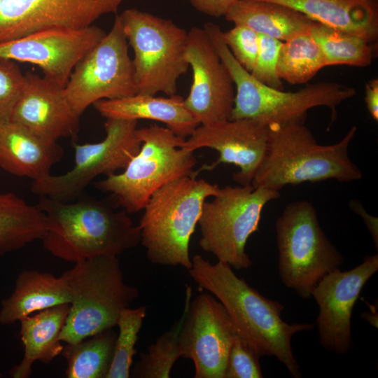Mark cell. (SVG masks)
Returning a JSON list of instances; mask_svg holds the SVG:
<instances>
[{
  "label": "cell",
  "instance_id": "1",
  "mask_svg": "<svg viewBox=\"0 0 378 378\" xmlns=\"http://www.w3.org/2000/svg\"><path fill=\"white\" fill-rule=\"evenodd\" d=\"M191 261L190 276L223 304L238 335L260 356H274L292 377H302L291 340L297 332L312 330L314 325L285 322L281 318L283 304L262 295L238 277L228 264L218 260L212 264L199 254L192 256Z\"/></svg>",
  "mask_w": 378,
  "mask_h": 378
},
{
  "label": "cell",
  "instance_id": "2",
  "mask_svg": "<svg viewBox=\"0 0 378 378\" xmlns=\"http://www.w3.org/2000/svg\"><path fill=\"white\" fill-rule=\"evenodd\" d=\"M37 205L48 220L41 240L43 247L64 260L118 256L141 242L140 229L129 214L116 211L104 200L86 197L62 202L40 196Z\"/></svg>",
  "mask_w": 378,
  "mask_h": 378
},
{
  "label": "cell",
  "instance_id": "3",
  "mask_svg": "<svg viewBox=\"0 0 378 378\" xmlns=\"http://www.w3.org/2000/svg\"><path fill=\"white\" fill-rule=\"evenodd\" d=\"M265 156L251 186L279 191L288 185L335 179L351 182L362 173L351 160L349 147L357 127L352 126L338 142L321 145L302 122L267 126Z\"/></svg>",
  "mask_w": 378,
  "mask_h": 378
},
{
  "label": "cell",
  "instance_id": "4",
  "mask_svg": "<svg viewBox=\"0 0 378 378\" xmlns=\"http://www.w3.org/2000/svg\"><path fill=\"white\" fill-rule=\"evenodd\" d=\"M204 28L234 85V107L230 120L248 118L266 127L304 122L309 109L326 106L330 110L332 122L337 118V106L356 95L354 88L335 82L309 84L295 92L269 87L256 80L237 62L225 43L223 31L218 24L209 22Z\"/></svg>",
  "mask_w": 378,
  "mask_h": 378
},
{
  "label": "cell",
  "instance_id": "5",
  "mask_svg": "<svg viewBox=\"0 0 378 378\" xmlns=\"http://www.w3.org/2000/svg\"><path fill=\"white\" fill-rule=\"evenodd\" d=\"M220 188L204 179L187 176L168 182L152 194L138 225L140 243L151 263L191 268V236L204 203Z\"/></svg>",
  "mask_w": 378,
  "mask_h": 378
},
{
  "label": "cell",
  "instance_id": "6",
  "mask_svg": "<svg viewBox=\"0 0 378 378\" xmlns=\"http://www.w3.org/2000/svg\"><path fill=\"white\" fill-rule=\"evenodd\" d=\"M71 301L60 340L74 344L113 328L122 310L139 297L127 284L117 255H99L75 262L62 274Z\"/></svg>",
  "mask_w": 378,
  "mask_h": 378
},
{
  "label": "cell",
  "instance_id": "7",
  "mask_svg": "<svg viewBox=\"0 0 378 378\" xmlns=\"http://www.w3.org/2000/svg\"><path fill=\"white\" fill-rule=\"evenodd\" d=\"M141 141L139 153L123 172L94 182L95 188L110 192L128 214L141 211L152 194L168 182L194 176V151L182 148L186 139L157 124L137 128Z\"/></svg>",
  "mask_w": 378,
  "mask_h": 378
},
{
  "label": "cell",
  "instance_id": "8",
  "mask_svg": "<svg viewBox=\"0 0 378 378\" xmlns=\"http://www.w3.org/2000/svg\"><path fill=\"white\" fill-rule=\"evenodd\" d=\"M275 228L281 281L301 298L309 299L316 284L340 268L344 258L326 237L314 206L307 200L288 203Z\"/></svg>",
  "mask_w": 378,
  "mask_h": 378
},
{
  "label": "cell",
  "instance_id": "9",
  "mask_svg": "<svg viewBox=\"0 0 378 378\" xmlns=\"http://www.w3.org/2000/svg\"><path fill=\"white\" fill-rule=\"evenodd\" d=\"M119 15L134 52L137 94H176L178 80L189 67L185 58L188 31L170 20L136 8Z\"/></svg>",
  "mask_w": 378,
  "mask_h": 378
},
{
  "label": "cell",
  "instance_id": "10",
  "mask_svg": "<svg viewBox=\"0 0 378 378\" xmlns=\"http://www.w3.org/2000/svg\"><path fill=\"white\" fill-rule=\"evenodd\" d=\"M280 195L279 191L251 185L220 188L213 200L202 206L197 223L200 246L236 270L250 267L247 240L258 230L265 206Z\"/></svg>",
  "mask_w": 378,
  "mask_h": 378
},
{
  "label": "cell",
  "instance_id": "11",
  "mask_svg": "<svg viewBox=\"0 0 378 378\" xmlns=\"http://www.w3.org/2000/svg\"><path fill=\"white\" fill-rule=\"evenodd\" d=\"M137 120L106 118V136L97 143L73 144L74 165L60 175L50 174L32 181L31 191L36 195L71 202L80 197L84 190L100 175L108 176L124 169L139 151Z\"/></svg>",
  "mask_w": 378,
  "mask_h": 378
},
{
  "label": "cell",
  "instance_id": "12",
  "mask_svg": "<svg viewBox=\"0 0 378 378\" xmlns=\"http://www.w3.org/2000/svg\"><path fill=\"white\" fill-rule=\"evenodd\" d=\"M64 90L80 118L99 100L137 94L132 59L119 15L109 32L76 64Z\"/></svg>",
  "mask_w": 378,
  "mask_h": 378
},
{
  "label": "cell",
  "instance_id": "13",
  "mask_svg": "<svg viewBox=\"0 0 378 378\" xmlns=\"http://www.w3.org/2000/svg\"><path fill=\"white\" fill-rule=\"evenodd\" d=\"M186 314L178 336L181 357L190 359L195 378H225L230 351L238 335L223 304L202 293L192 301L186 285Z\"/></svg>",
  "mask_w": 378,
  "mask_h": 378
},
{
  "label": "cell",
  "instance_id": "14",
  "mask_svg": "<svg viewBox=\"0 0 378 378\" xmlns=\"http://www.w3.org/2000/svg\"><path fill=\"white\" fill-rule=\"evenodd\" d=\"M377 270L378 254L367 255L351 270L330 272L313 289L312 297L318 307L319 342L327 351L342 355L352 347V312L363 288Z\"/></svg>",
  "mask_w": 378,
  "mask_h": 378
},
{
  "label": "cell",
  "instance_id": "15",
  "mask_svg": "<svg viewBox=\"0 0 378 378\" xmlns=\"http://www.w3.org/2000/svg\"><path fill=\"white\" fill-rule=\"evenodd\" d=\"M185 58L192 71V83L185 106L200 125L229 120L234 107V85L206 30L188 31Z\"/></svg>",
  "mask_w": 378,
  "mask_h": 378
},
{
  "label": "cell",
  "instance_id": "16",
  "mask_svg": "<svg viewBox=\"0 0 378 378\" xmlns=\"http://www.w3.org/2000/svg\"><path fill=\"white\" fill-rule=\"evenodd\" d=\"M126 1L0 0V43L48 29L88 27Z\"/></svg>",
  "mask_w": 378,
  "mask_h": 378
},
{
  "label": "cell",
  "instance_id": "17",
  "mask_svg": "<svg viewBox=\"0 0 378 378\" xmlns=\"http://www.w3.org/2000/svg\"><path fill=\"white\" fill-rule=\"evenodd\" d=\"M106 34L94 25L44 29L0 43V57L35 64L44 77L64 87L76 64Z\"/></svg>",
  "mask_w": 378,
  "mask_h": 378
},
{
  "label": "cell",
  "instance_id": "18",
  "mask_svg": "<svg viewBox=\"0 0 378 378\" xmlns=\"http://www.w3.org/2000/svg\"><path fill=\"white\" fill-rule=\"evenodd\" d=\"M268 143L267 127L248 118L225 120L200 125L185 140L182 148L191 151L209 148L219 158L194 172L211 171L220 164H233L239 171L232 175L241 186L251 185L265 156Z\"/></svg>",
  "mask_w": 378,
  "mask_h": 378
},
{
  "label": "cell",
  "instance_id": "19",
  "mask_svg": "<svg viewBox=\"0 0 378 378\" xmlns=\"http://www.w3.org/2000/svg\"><path fill=\"white\" fill-rule=\"evenodd\" d=\"M25 77L24 88L10 120L50 141L76 137L80 117L67 101L64 87L31 72Z\"/></svg>",
  "mask_w": 378,
  "mask_h": 378
},
{
  "label": "cell",
  "instance_id": "20",
  "mask_svg": "<svg viewBox=\"0 0 378 378\" xmlns=\"http://www.w3.org/2000/svg\"><path fill=\"white\" fill-rule=\"evenodd\" d=\"M64 150L57 143L43 138L25 127L7 120L0 122V167L9 174L34 181L51 174Z\"/></svg>",
  "mask_w": 378,
  "mask_h": 378
},
{
  "label": "cell",
  "instance_id": "21",
  "mask_svg": "<svg viewBox=\"0 0 378 378\" xmlns=\"http://www.w3.org/2000/svg\"><path fill=\"white\" fill-rule=\"evenodd\" d=\"M93 105L106 118L161 122L183 139L200 125L186 107L184 98L177 94L162 97L136 94L121 99L99 100Z\"/></svg>",
  "mask_w": 378,
  "mask_h": 378
},
{
  "label": "cell",
  "instance_id": "22",
  "mask_svg": "<svg viewBox=\"0 0 378 378\" xmlns=\"http://www.w3.org/2000/svg\"><path fill=\"white\" fill-rule=\"evenodd\" d=\"M289 7L314 22L361 36L370 42L378 36L375 0H260Z\"/></svg>",
  "mask_w": 378,
  "mask_h": 378
},
{
  "label": "cell",
  "instance_id": "23",
  "mask_svg": "<svg viewBox=\"0 0 378 378\" xmlns=\"http://www.w3.org/2000/svg\"><path fill=\"white\" fill-rule=\"evenodd\" d=\"M70 304L56 305L20 321V337L24 355L19 364L10 370L13 378H28L34 362L49 364L62 354L64 346L60 334L65 324Z\"/></svg>",
  "mask_w": 378,
  "mask_h": 378
},
{
  "label": "cell",
  "instance_id": "24",
  "mask_svg": "<svg viewBox=\"0 0 378 378\" xmlns=\"http://www.w3.org/2000/svg\"><path fill=\"white\" fill-rule=\"evenodd\" d=\"M71 301L62 275L57 277L48 272L24 270L18 274L11 295L1 302L0 323L11 325L35 312Z\"/></svg>",
  "mask_w": 378,
  "mask_h": 378
},
{
  "label": "cell",
  "instance_id": "25",
  "mask_svg": "<svg viewBox=\"0 0 378 378\" xmlns=\"http://www.w3.org/2000/svg\"><path fill=\"white\" fill-rule=\"evenodd\" d=\"M225 18L281 41L309 33L314 23L289 7L260 0H238Z\"/></svg>",
  "mask_w": 378,
  "mask_h": 378
},
{
  "label": "cell",
  "instance_id": "26",
  "mask_svg": "<svg viewBox=\"0 0 378 378\" xmlns=\"http://www.w3.org/2000/svg\"><path fill=\"white\" fill-rule=\"evenodd\" d=\"M48 227L46 214L13 192H0V256L41 240Z\"/></svg>",
  "mask_w": 378,
  "mask_h": 378
},
{
  "label": "cell",
  "instance_id": "27",
  "mask_svg": "<svg viewBox=\"0 0 378 378\" xmlns=\"http://www.w3.org/2000/svg\"><path fill=\"white\" fill-rule=\"evenodd\" d=\"M117 337L113 328L80 342L66 344L62 355L68 378H106L111 365Z\"/></svg>",
  "mask_w": 378,
  "mask_h": 378
},
{
  "label": "cell",
  "instance_id": "28",
  "mask_svg": "<svg viewBox=\"0 0 378 378\" xmlns=\"http://www.w3.org/2000/svg\"><path fill=\"white\" fill-rule=\"evenodd\" d=\"M309 34L320 47L326 66L363 67L371 64L374 50L367 39L314 22Z\"/></svg>",
  "mask_w": 378,
  "mask_h": 378
},
{
  "label": "cell",
  "instance_id": "29",
  "mask_svg": "<svg viewBox=\"0 0 378 378\" xmlns=\"http://www.w3.org/2000/svg\"><path fill=\"white\" fill-rule=\"evenodd\" d=\"M325 66L324 55L309 32L283 41L277 62V73L282 80L306 83Z\"/></svg>",
  "mask_w": 378,
  "mask_h": 378
},
{
  "label": "cell",
  "instance_id": "30",
  "mask_svg": "<svg viewBox=\"0 0 378 378\" xmlns=\"http://www.w3.org/2000/svg\"><path fill=\"white\" fill-rule=\"evenodd\" d=\"M186 308L172 328L151 344L130 371L136 378H169L175 362L181 357L178 336L184 320Z\"/></svg>",
  "mask_w": 378,
  "mask_h": 378
},
{
  "label": "cell",
  "instance_id": "31",
  "mask_svg": "<svg viewBox=\"0 0 378 378\" xmlns=\"http://www.w3.org/2000/svg\"><path fill=\"white\" fill-rule=\"evenodd\" d=\"M146 315V307L125 308L121 312L117 326L118 333L114 353L106 378H128L130 377L135 344L139 332Z\"/></svg>",
  "mask_w": 378,
  "mask_h": 378
},
{
  "label": "cell",
  "instance_id": "32",
  "mask_svg": "<svg viewBox=\"0 0 378 378\" xmlns=\"http://www.w3.org/2000/svg\"><path fill=\"white\" fill-rule=\"evenodd\" d=\"M26 83L15 61L0 57V122L10 120Z\"/></svg>",
  "mask_w": 378,
  "mask_h": 378
},
{
  "label": "cell",
  "instance_id": "33",
  "mask_svg": "<svg viewBox=\"0 0 378 378\" xmlns=\"http://www.w3.org/2000/svg\"><path fill=\"white\" fill-rule=\"evenodd\" d=\"M283 41L259 34V49L251 74L260 83L284 90L282 80L277 73V62Z\"/></svg>",
  "mask_w": 378,
  "mask_h": 378
},
{
  "label": "cell",
  "instance_id": "34",
  "mask_svg": "<svg viewBox=\"0 0 378 378\" xmlns=\"http://www.w3.org/2000/svg\"><path fill=\"white\" fill-rule=\"evenodd\" d=\"M223 39L237 62L249 73L253 70L259 49V34L239 24L222 32Z\"/></svg>",
  "mask_w": 378,
  "mask_h": 378
},
{
  "label": "cell",
  "instance_id": "35",
  "mask_svg": "<svg viewBox=\"0 0 378 378\" xmlns=\"http://www.w3.org/2000/svg\"><path fill=\"white\" fill-rule=\"evenodd\" d=\"M260 356L239 335L232 344L225 378H262Z\"/></svg>",
  "mask_w": 378,
  "mask_h": 378
},
{
  "label": "cell",
  "instance_id": "36",
  "mask_svg": "<svg viewBox=\"0 0 378 378\" xmlns=\"http://www.w3.org/2000/svg\"><path fill=\"white\" fill-rule=\"evenodd\" d=\"M198 11L213 17L225 16L238 0H189Z\"/></svg>",
  "mask_w": 378,
  "mask_h": 378
},
{
  "label": "cell",
  "instance_id": "37",
  "mask_svg": "<svg viewBox=\"0 0 378 378\" xmlns=\"http://www.w3.org/2000/svg\"><path fill=\"white\" fill-rule=\"evenodd\" d=\"M349 208L359 215L366 225L374 244L376 248H378V219L370 215L361 202L358 200H351L349 202Z\"/></svg>",
  "mask_w": 378,
  "mask_h": 378
},
{
  "label": "cell",
  "instance_id": "38",
  "mask_svg": "<svg viewBox=\"0 0 378 378\" xmlns=\"http://www.w3.org/2000/svg\"><path fill=\"white\" fill-rule=\"evenodd\" d=\"M365 102L372 118L378 120V80L373 78L365 83Z\"/></svg>",
  "mask_w": 378,
  "mask_h": 378
},
{
  "label": "cell",
  "instance_id": "39",
  "mask_svg": "<svg viewBox=\"0 0 378 378\" xmlns=\"http://www.w3.org/2000/svg\"><path fill=\"white\" fill-rule=\"evenodd\" d=\"M361 316L370 325L377 328L378 314L377 312H375V309H372L370 312H365L362 313Z\"/></svg>",
  "mask_w": 378,
  "mask_h": 378
}]
</instances>
